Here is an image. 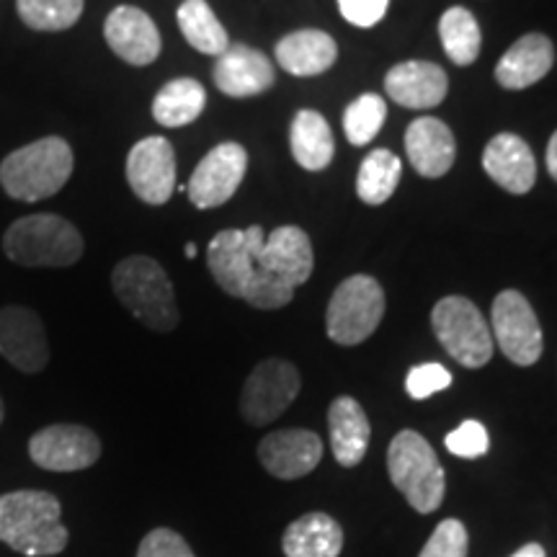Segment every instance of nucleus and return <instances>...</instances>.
Listing matches in <instances>:
<instances>
[{
    "instance_id": "f257e3e1",
    "label": "nucleus",
    "mask_w": 557,
    "mask_h": 557,
    "mask_svg": "<svg viewBox=\"0 0 557 557\" xmlns=\"http://www.w3.org/2000/svg\"><path fill=\"white\" fill-rule=\"evenodd\" d=\"M60 500L47 491H13L0 496V542L26 557H52L67 547Z\"/></svg>"
},
{
    "instance_id": "f03ea898",
    "label": "nucleus",
    "mask_w": 557,
    "mask_h": 557,
    "mask_svg": "<svg viewBox=\"0 0 557 557\" xmlns=\"http://www.w3.org/2000/svg\"><path fill=\"white\" fill-rule=\"evenodd\" d=\"M111 287L120 302L145 329L171 333L178 325L173 284L165 269L150 256H129L111 271Z\"/></svg>"
},
{
    "instance_id": "7ed1b4c3",
    "label": "nucleus",
    "mask_w": 557,
    "mask_h": 557,
    "mask_svg": "<svg viewBox=\"0 0 557 557\" xmlns=\"http://www.w3.org/2000/svg\"><path fill=\"white\" fill-rule=\"evenodd\" d=\"M3 250L26 269H67L83 259V235L60 214H26L3 235Z\"/></svg>"
},
{
    "instance_id": "20e7f679",
    "label": "nucleus",
    "mask_w": 557,
    "mask_h": 557,
    "mask_svg": "<svg viewBox=\"0 0 557 557\" xmlns=\"http://www.w3.org/2000/svg\"><path fill=\"white\" fill-rule=\"evenodd\" d=\"M73 148L62 137H41L0 163V186L11 199L41 201L62 191L73 176Z\"/></svg>"
},
{
    "instance_id": "39448f33",
    "label": "nucleus",
    "mask_w": 557,
    "mask_h": 557,
    "mask_svg": "<svg viewBox=\"0 0 557 557\" xmlns=\"http://www.w3.org/2000/svg\"><path fill=\"white\" fill-rule=\"evenodd\" d=\"M393 485L418 513H434L444 500V468L436 451L418 431H398L387 449Z\"/></svg>"
},
{
    "instance_id": "423d86ee",
    "label": "nucleus",
    "mask_w": 557,
    "mask_h": 557,
    "mask_svg": "<svg viewBox=\"0 0 557 557\" xmlns=\"http://www.w3.org/2000/svg\"><path fill=\"white\" fill-rule=\"evenodd\" d=\"M385 315V292L374 276H348L333 292L329 312H325V331L338 346H357L380 329Z\"/></svg>"
},
{
    "instance_id": "0eeeda50",
    "label": "nucleus",
    "mask_w": 557,
    "mask_h": 557,
    "mask_svg": "<svg viewBox=\"0 0 557 557\" xmlns=\"http://www.w3.org/2000/svg\"><path fill=\"white\" fill-rule=\"evenodd\" d=\"M431 329L444 351L457 364L468 369H480L493 359V333L485 318L480 315L475 302L468 297L449 295L438 299L431 310Z\"/></svg>"
},
{
    "instance_id": "6e6552de",
    "label": "nucleus",
    "mask_w": 557,
    "mask_h": 557,
    "mask_svg": "<svg viewBox=\"0 0 557 557\" xmlns=\"http://www.w3.org/2000/svg\"><path fill=\"white\" fill-rule=\"evenodd\" d=\"M493 344L500 346L504 357L519 367L537 364L542 357V325L529 299L517 289H504L493 299L491 310Z\"/></svg>"
},
{
    "instance_id": "1a4fd4ad",
    "label": "nucleus",
    "mask_w": 557,
    "mask_h": 557,
    "mask_svg": "<svg viewBox=\"0 0 557 557\" xmlns=\"http://www.w3.org/2000/svg\"><path fill=\"white\" fill-rule=\"evenodd\" d=\"M299 372L287 359H267L248 374L240 393V413L250 426H267L297 400Z\"/></svg>"
},
{
    "instance_id": "9d476101",
    "label": "nucleus",
    "mask_w": 557,
    "mask_h": 557,
    "mask_svg": "<svg viewBox=\"0 0 557 557\" xmlns=\"http://www.w3.org/2000/svg\"><path fill=\"white\" fill-rule=\"evenodd\" d=\"M267 233L259 225L246 230H222L207 246V267L220 289L230 297H243V289L259 269V253Z\"/></svg>"
},
{
    "instance_id": "9b49d317",
    "label": "nucleus",
    "mask_w": 557,
    "mask_h": 557,
    "mask_svg": "<svg viewBox=\"0 0 557 557\" xmlns=\"http://www.w3.org/2000/svg\"><path fill=\"white\" fill-rule=\"evenodd\" d=\"M248 171V152L238 143H220L194 169L186 194L197 209H214L238 191Z\"/></svg>"
},
{
    "instance_id": "f8f14e48",
    "label": "nucleus",
    "mask_w": 557,
    "mask_h": 557,
    "mask_svg": "<svg viewBox=\"0 0 557 557\" xmlns=\"http://www.w3.org/2000/svg\"><path fill=\"white\" fill-rule=\"evenodd\" d=\"M29 457L41 470L78 472L99 462L101 442L78 423H54L29 438Z\"/></svg>"
},
{
    "instance_id": "ddd939ff",
    "label": "nucleus",
    "mask_w": 557,
    "mask_h": 557,
    "mask_svg": "<svg viewBox=\"0 0 557 557\" xmlns=\"http://www.w3.org/2000/svg\"><path fill=\"white\" fill-rule=\"evenodd\" d=\"M129 189L145 205H165L176 191V152L165 137H143L127 156Z\"/></svg>"
},
{
    "instance_id": "4468645a",
    "label": "nucleus",
    "mask_w": 557,
    "mask_h": 557,
    "mask_svg": "<svg viewBox=\"0 0 557 557\" xmlns=\"http://www.w3.org/2000/svg\"><path fill=\"white\" fill-rule=\"evenodd\" d=\"M0 357L24 374H37L47 367L50 344L37 312L18 305L0 310Z\"/></svg>"
},
{
    "instance_id": "2eb2a0df",
    "label": "nucleus",
    "mask_w": 557,
    "mask_h": 557,
    "mask_svg": "<svg viewBox=\"0 0 557 557\" xmlns=\"http://www.w3.org/2000/svg\"><path fill=\"white\" fill-rule=\"evenodd\" d=\"M259 459L269 475L278 480H297L310 475L323 459V442L315 431L284 429L263 436Z\"/></svg>"
},
{
    "instance_id": "dca6fc26",
    "label": "nucleus",
    "mask_w": 557,
    "mask_h": 557,
    "mask_svg": "<svg viewBox=\"0 0 557 557\" xmlns=\"http://www.w3.org/2000/svg\"><path fill=\"white\" fill-rule=\"evenodd\" d=\"M212 78L214 86L230 99H250L267 94L274 86L276 75L271 60L261 50L248 45H230L214 62Z\"/></svg>"
},
{
    "instance_id": "f3484780",
    "label": "nucleus",
    "mask_w": 557,
    "mask_h": 557,
    "mask_svg": "<svg viewBox=\"0 0 557 557\" xmlns=\"http://www.w3.org/2000/svg\"><path fill=\"white\" fill-rule=\"evenodd\" d=\"M103 37L116 58L127 65H152L160 54V34L156 21L135 5H120L109 13Z\"/></svg>"
},
{
    "instance_id": "a211bd4d",
    "label": "nucleus",
    "mask_w": 557,
    "mask_h": 557,
    "mask_svg": "<svg viewBox=\"0 0 557 557\" xmlns=\"http://www.w3.org/2000/svg\"><path fill=\"white\" fill-rule=\"evenodd\" d=\"M315 267L308 233L297 225H282L267 235L259 253V269L282 278L289 287H302Z\"/></svg>"
},
{
    "instance_id": "6ab92c4d",
    "label": "nucleus",
    "mask_w": 557,
    "mask_h": 557,
    "mask_svg": "<svg viewBox=\"0 0 557 557\" xmlns=\"http://www.w3.org/2000/svg\"><path fill=\"white\" fill-rule=\"evenodd\" d=\"M483 169L500 189L508 194H529L537 181V160L534 152L519 135L500 132L487 143L483 152Z\"/></svg>"
},
{
    "instance_id": "aec40b11",
    "label": "nucleus",
    "mask_w": 557,
    "mask_h": 557,
    "mask_svg": "<svg viewBox=\"0 0 557 557\" xmlns=\"http://www.w3.org/2000/svg\"><path fill=\"white\" fill-rule=\"evenodd\" d=\"M447 73L426 60L400 62L385 75V94L406 109H436L447 99Z\"/></svg>"
},
{
    "instance_id": "412c9836",
    "label": "nucleus",
    "mask_w": 557,
    "mask_h": 557,
    "mask_svg": "<svg viewBox=\"0 0 557 557\" xmlns=\"http://www.w3.org/2000/svg\"><path fill=\"white\" fill-rule=\"evenodd\" d=\"M406 152L418 176L442 178L455 165L457 143L451 129L434 116H418L406 132Z\"/></svg>"
},
{
    "instance_id": "4be33fe9",
    "label": "nucleus",
    "mask_w": 557,
    "mask_h": 557,
    "mask_svg": "<svg viewBox=\"0 0 557 557\" xmlns=\"http://www.w3.org/2000/svg\"><path fill=\"white\" fill-rule=\"evenodd\" d=\"M555 65V47L545 34H524L498 60L496 81L506 90H524L540 83Z\"/></svg>"
},
{
    "instance_id": "5701e85b",
    "label": "nucleus",
    "mask_w": 557,
    "mask_h": 557,
    "mask_svg": "<svg viewBox=\"0 0 557 557\" xmlns=\"http://www.w3.org/2000/svg\"><path fill=\"white\" fill-rule=\"evenodd\" d=\"M338 60V45L331 34L320 29H299L278 39L276 62L297 78L323 75Z\"/></svg>"
},
{
    "instance_id": "b1692460",
    "label": "nucleus",
    "mask_w": 557,
    "mask_h": 557,
    "mask_svg": "<svg viewBox=\"0 0 557 557\" xmlns=\"http://www.w3.org/2000/svg\"><path fill=\"white\" fill-rule=\"evenodd\" d=\"M329 431L336 462L341 468H357L367 455L369 438H372V426H369L364 408L348 395H341L329 408Z\"/></svg>"
},
{
    "instance_id": "393cba45",
    "label": "nucleus",
    "mask_w": 557,
    "mask_h": 557,
    "mask_svg": "<svg viewBox=\"0 0 557 557\" xmlns=\"http://www.w3.org/2000/svg\"><path fill=\"white\" fill-rule=\"evenodd\" d=\"M287 557H338L344 549V532L329 513L312 511L292 521L282 537Z\"/></svg>"
},
{
    "instance_id": "a878e982",
    "label": "nucleus",
    "mask_w": 557,
    "mask_h": 557,
    "mask_svg": "<svg viewBox=\"0 0 557 557\" xmlns=\"http://www.w3.org/2000/svg\"><path fill=\"white\" fill-rule=\"evenodd\" d=\"M292 156L305 171H325L336 156V143H333L331 124L323 114L312 109L297 111L289 129Z\"/></svg>"
},
{
    "instance_id": "bb28decb",
    "label": "nucleus",
    "mask_w": 557,
    "mask_h": 557,
    "mask_svg": "<svg viewBox=\"0 0 557 557\" xmlns=\"http://www.w3.org/2000/svg\"><path fill=\"white\" fill-rule=\"evenodd\" d=\"M207 107V90L194 78H176L165 83L152 101V116L160 127H186L197 122Z\"/></svg>"
},
{
    "instance_id": "cd10ccee",
    "label": "nucleus",
    "mask_w": 557,
    "mask_h": 557,
    "mask_svg": "<svg viewBox=\"0 0 557 557\" xmlns=\"http://www.w3.org/2000/svg\"><path fill=\"white\" fill-rule=\"evenodd\" d=\"M178 29L194 50L220 58L230 47V37L207 0H186L178 9Z\"/></svg>"
},
{
    "instance_id": "c85d7f7f",
    "label": "nucleus",
    "mask_w": 557,
    "mask_h": 557,
    "mask_svg": "<svg viewBox=\"0 0 557 557\" xmlns=\"http://www.w3.org/2000/svg\"><path fill=\"white\" fill-rule=\"evenodd\" d=\"M400 158L389 150H374L361 160V169L357 173V197L364 205L380 207L393 197L400 184Z\"/></svg>"
},
{
    "instance_id": "c756f323",
    "label": "nucleus",
    "mask_w": 557,
    "mask_h": 557,
    "mask_svg": "<svg viewBox=\"0 0 557 557\" xmlns=\"http://www.w3.org/2000/svg\"><path fill=\"white\" fill-rule=\"evenodd\" d=\"M438 37H442L447 58L459 67L472 65L478 60L480 47H483L480 24L462 5H455V9L444 13L442 21H438Z\"/></svg>"
},
{
    "instance_id": "7c9ffc66",
    "label": "nucleus",
    "mask_w": 557,
    "mask_h": 557,
    "mask_svg": "<svg viewBox=\"0 0 557 557\" xmlns=\"http://www.w3.org/2000/svg\"><path fill=\"white\" fill-rule=\"evenodd\" d=\"M86 0H16L18 16L34 32H65L78 24Z\"/></svg>"
},
{
    "instance_id": "2f4dec72",
    "label": "nucleus",
    "mask_w": 557,
    "mask_h": 557,
    "mask_svg": "<svg viewBox=\"0 0 557 557\" xmlns=\"http://www.w3.org/2000/svg\"><path fill=\"white\" fill-rule=\"evenodd\" d=\"M387 116V103L377 94H364L359 96L357 101H351L344 111V132L348 143L357 145H369L377 132L382 129Z\"/></svg>"
},
{
    "instance_id": "473e14b6",
    "label": "nucleus",
    "mask_w": 557,
    "mask_h": 557,
    "mask_svg": "<svg viewBox=\"0 0 557 557\" xmlns=\"http://www.w3.org/2000/svg\"><path fill=\"white\" fill-rule=\"evenodd\" d=\"M292 297H295V287L284 284L282 278L271 276L269 271L256 269L240 299H246L250 308L256 310H282L292 302Z\"/></svg>"
},
{
    "instance_id": "72a5a7b5",
    "label": "nucleus",
    "mask_w": 557,
    "mask_h": 557,
    "mask_svg": "<svg viewBox=\"0 0 557 557\" xmlns=\"http://www.w3.org/2000/svg\"><path fill=\"white\" fill-rule=\"evenodd\" d=\"M418 557H468V529L459 519H444Z\"/></svg>"
},
{
    "instance_id": "f704fd0d",
    "label": "nucleus",
    "mask_w": 557,
    "mask_h": 557,
    "mask_svg": "<svg viewBox=\"0 0 557 557\" xmlns=\"http://www.w3.org/2000/svg\"><path fill=\"white\" fill-rule=\"evenodd\" d=\"M447 449L455 457L462 459H478L483 457L487 447H491V438H487V431L480 421H465L459 423L455 431H449L447 438H444Z\"/></svg>"
},
{
    "instance_id": "c9c22d12",
    "label": "nucleus",
    "mask_w": 557,
    "mask_h": 557,
    "mask_svg": "<svg viewBox=\"0 0 557 557\" xmlns=\"http://www.w3.org/2000/svg\"><path fill=\"white\" fill-rule=\"evenodd\" d=\"M451 385V372L442 364L413 367L406 377V389L413 400H426Z\"/></svg>"
},
{
    "instance_id": "e433bc0d",
    "label": "nucleus",
    "mask_w": 557,
    "mask_h": 557,
    "mask_svg": "<svg viewBox=\"0 0 557 557\" xmlns=\"http://www.w3.org/2000/svg\"><path fill=\"white\" fill-rule=\"evenodd\" d=\"M137 557H197L191 553V547L186 545V540L173 529H152L150 534H145V540L139 542Z\"/></svg>"
},
{
    "instance_id": "4c0bfd02",
    "label": "nucleus",
    "mask_w": 557,
    "mask_h": 557,
    "mask_svg": "<svg viewBox=\"0 0 557 557\" xmlns=\"http://www.w3.org/2000/svg\"><path fill=\"white\" fill-rule=\"evenodd\" d=\"M389 0H338L341 16L348 24L359 26V29H369V26H377L385 18Z\"/></svg>"
},
{
    "instance_id": "58836bf2",
    "label": "nucleus",
    "mask_w": 557,
    "mask_h": 557,
    "mask_svg": "<svg viewBox=\"0 0 557 557\" xmlns=\"http://www.w3.org/2000/svg\"><path fill=\"white\" fill-rule=\"evenodd\" d=\"M547 171L549 176L557 181V132L549 137V145H547Z\"/></svg>"
},
{
    "instance_id": "ea45409f",
    "label": "nucleus",
    "mask_w": 557,
    "mask_h": 557,
    "mask_svg": "<svg viewBox=\"0 0 557 557\" xmlns=\"http://www.w3.org/2000/svg\"><path fill=\"white\" fill-rule=\"evenodd\" d=\"M511 557H547V553H545V547L537 545V542H529V545L517 549Z\"/></svg>"
},
{
    "instance_id": "a19ab883",
    "label": "nucleus",
    "mask_w": 557,
    "mask_h": 557,
    "mask_svg": "<svg viewBox=\"0 0 557 557\" xmlns=\"http://www.w3.org/2000/svg\"><path fill=\"white\" fill-rule=\"evenodd\" d=\"M184 253H186V259H197V253H199V248L194 246V243H189V246L184 248Z\"/></svg>"
},
{
    "instance_id": "79ce46f5",
    "label": "nucleus",
    "mask_w": 557,
    "mask_h": 557,
    "mask_svg": "<svg viewBox=\"0 0 557 557\" xmlns=\"http://www.w3.org/2000/svg\"><path fill=\"white\" fill-rule=\"evenodd\" d=\"M3 416H5V410H3V400H0V423H3Z\"/></svg>"
}]
</instances>
